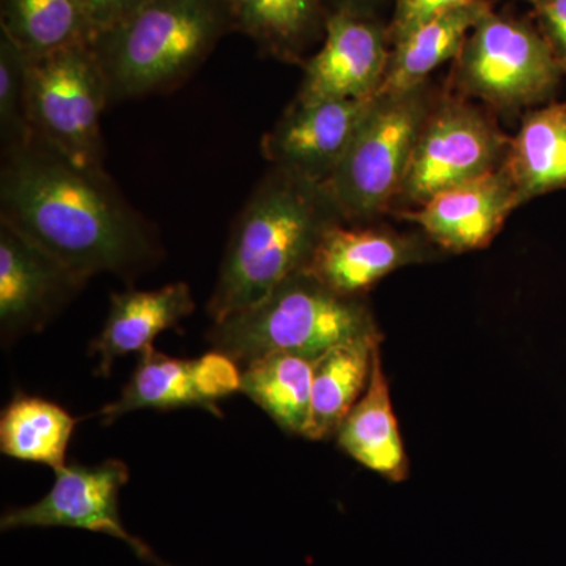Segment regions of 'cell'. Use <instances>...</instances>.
<instances>
[{"instance_id": "23", "label": "cell", "mask_w": 566, "mask_h": 566, "mask_svg": "<svg viewBox=\"0 0 566 566\" xmlns=\"http://www.w3.org/2000/svg\"><path fill=\"white\" fill-rule=\"evenodd\" d=\"M76 423V417L54 401L17 392L0 417V450L14 460L55 471L66 464Z\"/></svg>"}, {"instance_id": "11", "label": "cell", "mask_w": 566, "mask_h": 566, "mask_svg": "<svg viewBox=\"0 0 566 566\" xmlns=\"http://www.w3.org/2000/svg\"><path fill=\"white\" fill-rule=\"evenodd\" d=\"M371 99H304L296 96L264 134L263 158L271 167L326 185L344 159Z\"/></svg>"}, {"instance_id": "17", "label": "cell", "mask_w": 566, "mask_h": 566, "mask_svg": "<svg viewBox=\"0 0 566 566\" xmlns=\"http://www.w3.org/2000/svg\"><path fill=\"white\" fill-rule=\"evenodd\" d=\"M335 438L346 455L364 468L390 482L408 479L409 461L395 417L389 382L382 370L381 346L375 349L367 389L346 416Z\"/></svg>"}, {"instance_id": "8", "label": "cell", "mask_w": 566, "mask_h": 566, "mask_svg": "<svg viewBox=\"0 0 566 566\" xmlns=\"http://www.w3.org/2000/svg\"><path fill=\"white\" fill-rule=\"evenodd\" d=\"M506 137L485 111L464 98L434 103L412 151L398 205L420 207L436 193L475 180L504 164Z\"/></svg>"}, {"instance_id": "4", "label": "cell", "mask_w": 566, "mask_h": 566, "mask_svg": "<svg viewBox=\"0 0 566 566\" xmlns=\"http://www.w3.org/2000/svg\"><path fill=\"white\" fill-rule=\"evenodd\" d=\"M381 335L364 297L327 289L307 271L290 275L252 307L212 324V349L244 365L285 353L316 360L335 346Z\"/></svg>"}, {"instance_id": "26", "label": "cell", "mask_w": 566, "mask_h": 566, "mask_svg": "<svg viewBox=\"0 0 566 566\" xmlns=\"http://www.w3.org/2000/svg\"><path fill=\"white\" fill-rule=\"evenodd\" d=\"M469 0H394V13L387 25L390 44L436 14L468 3Z\"/></svg>"}, {"instance_id": "14", "label": "cell", "mask_w": 566, "mask_h": 566, "mask_svg": "<svg viewBox=\"0 0 566 566\" xmlns=\"http://www.w3.org/2000/svg\"><path fill=\"white\" fill-rule=\"evenodd\" d=\"M412 234L368 223L338 222L324 232L304 271L344 296L364 297L400 268L430 259Z\"/></svg>"}, {"instance_id": "28", "label": "cell", "mask_w": 566, "mask_h": 566, "mask_svg": "<svg viewBox=\"0 0 566 566\" xmlns=\"http://www.w3.org/2000/svg\"><path fill=\"white\" fill-rule=\"evenodd\" d=\"M81 2L91 14L96 35L126 17L122 0H81Z\"/></svg>"}, {"instance_id": "9", "label": "cell", "mask_w": 566, "mask_h": 566, "mask_svg": "<svg viewBox=\"0 0 566 566\" xmlns=\"http://www.w3.org/2000/svg\"><path fill=\"white\" fill-rule=\"evenodd\" d=\"M50 493L32 505L7 510L2 532L18 528L69 527L109 535L126 543L140 560L153 551L126 531L120 516V493L128 483V465L120 460L99 464H65L55 469Z\"/></svg>"}, {"instance_id": "31", "label": "cell", "mask_w": 566, "mask_h": 566, "mask_svg": "<svg viewBox=\"0 0 566 566\" xmlns=\"http://www.w3.org/2000/svg\"><path fill=\"white\" fill-rule=\"evenodd\" d=\"M145 562H147V564H151L155 566H175V565L167 564V562L161 560V558L156 556L155 553H151L150 556H148L147 560H145Z\"/></svg>"}, {"instance_id": "10", "label": "cell", "mask_w": 566, "mask_h": 566, "mask_svg": "<svg viewBox=\"0 0 566 566\" xmlns=\"http://www.w3.org/2000/svg\"><path fill=\"white\" fill-rule=\"evenodd\" d=\"M240 364L212 349L197 359H178L155 346L139 353L128 385L120 397L104 406L98 416L104 424L139 409L200 408L222 417L219 401L240 392Z\"/></svg>"}, {"instance_id": "5", "label": "cell", "mask_w": 566, "mask_h": 566, "mask_svg": "<svg viewBox=\"0 0 566 566\" xmlns=\"http://www.w3.org/2000/svg\"><path fill=\"white\" fill-rule=\"evenodd\" d=\"M434 98L427 84L375 96L344 159L324 188L348 223H368L394 210L412 151Z\"/></svg>"}, {"instance_id": "29", "label": "cell", "mask_w": 566, "mask_h": 566, "mask_svg": "<svg viewBox=\"0 0 566 566\" xmlns=\"http://www.w3.org/2000/svg\"><path fill=\"white\" fill-rule=\"evenodd\" d=\"M386 0H323L327 13H348L357 17L376 18V11Z\"/></svg>"}, {"instance_id": "27", "label": "cell", "mask_w": 566, "mask_h": 566, "mask_svg": "<svg viewBox=\"0 0 566 566\" xmlns=\"http://www.w3.org/2000/svg\"><path fill=\"white\" fill-rule=\"evenodd\" d=\"M566 74V0H527Z\"/></svg>"}, {"instance_id": "6", "label": "cell", "mask_w": 566, "mask_h": 566, "mask_svg": "<svg viewBox=\"0 0 566 566\" xmlns=\"http://www.w3.org/2000/svg\"><path fill=\"white\" fill-rule=\"evenodd\" d=\"M564 76L542 32L491 9L465 39L452 81L464 98L521 111L553 98Z\"/></svg>"}, {"instance_id": "20", "label": "cell", "mask_w": 566, "mask_h": 566, "mask_svg": "<svg viewBox=\"0 0 566 566\" xmlns=\"http://www.w3.org/2000/svg\"><path fill=\"white\" fill-rule=\"evenodd\" d=\"M234 32L243 33L264 55L300 63L323 41L329 18L323 0H230Z\"/></svg>"}, {"instance_id": "21", "label": "cell", "mask_w": 566, "mask_h": 566, "mask_svg": "<svg viewBox=\"0 0 566 566\" xmlns=\"http://www.w3.org/2000/svg\"><path fill=\"white\" fill-rule=\"evenodd\" d=\"M382 334L335 346L315 360L311 412L304 438L326 441L337 434L346 416L363 397L370 379L375 349Z\"/></svg>"}, {"instance_id": "15", "label": "cell", "mask_w": 566, "mask_h": 566, "mask_svg": "<svg viewBox=\"0 0 566 566\" xmlns=\"http://www.w3.org/2000/svg\"><path fill=\"white\" fill-rule=\"evenodd\" d=\"M523 205L504 167L436 193L430 200L397 210V218L422 229L424 237L449 252L485 249L509 216Z\"/></svg>"}, {"instance_id": "22", "label": "cell", "mask_w": 566, "mask_h": 566, "mask_svg": "<svg viewBox=\"0 0 566 566\" xmlns=\"http://www.w3.org/2000/svg\"><path fill=\"white\" fill-rule=\"evenodd\" d=\"M0 31L29 59L91 44L96 36L81 0H0Z\"/></svg>"}, {"instance_id": "12", "label": "cell", "mask_w": 566, "mask_h": 566, "mask_svg": "<svg viewBox=\"0 0 566 566\" xmlns=\"http://www.w3.org/2000/svg\"><path fill=\"white\" fill-rule=\"evenodd\" d=\"M85 283L51 253L0 222V331L6 344L43 329Z\"/></svg>"}, {"instance_id": "16", "label": "cell", "mask_w": 566, "mask_h": 566, "mask_svg": "<svg viewBox=\"0 0 566 566\" xmlns=\"http://www.w3.org/2000/svg\"><path fill=\"white\" fill-rule=\"evenodd\" d=\"M193 311L196 301L185 282L112 294L106 323L91 345L92 356L99 359L96 374L109 378L120 357L150 348L159 334L180 326Z\"/></svg>"}, {"instance_id": "25", "label": "cell", "mask_w": 566, "mask_h": 566, "mask_svg": "<svg viewBox=\"0 0 566 566\" xmlns=\"http://www.w3.org/2000/svg\"><path fill=\"white\" fill-rule=\"evenodd\" d=\"M28 55L0 31V144L2 153L31 139L28 118Z\"/></svg>"}, {"instance_id": "19", "label": "cell", "mask_w": 566, "mask_h": 566, "mask_svg": "<svg viewBox=\"0 0 566 566\" xmlns=\"http://www.w3.org/2000/svg\"><path fill=\"white\" fill-rule=\"evenodd\" d=\"M504 167L523 203L566 189V103H546L524 115L510 139Z\"/></svg>"}, {"instance_id": "13", "label": "cell", "mask_w": 566, "mask_h": 566, "mask_svg": "<svg viewBox=\"0 0 566 566\" xmlns=\"http://www.w3.org/2000/svg\"><path fill=\"white\" fill-rule=\"evenodd\" d=\"M387 28L376 18L329 14L322 48L303 63L296 96L304 99H371L385 84L390 51Z\"/></svg>"}, {"instance_id": "18", "label": "cell", "mask_w": 566, "mask_h": 566, "mask_svg": "<svg viewBox=\"0 0 566 566\" xmlns=\"http://www.w3.org/2000/svg\"><path fill=\"white\" fill-rule=\"evenodd\" d=\"M491 9L490 0H469L436 14L395 41L378 95H397L427 84L434 70L455 61L469 33Z\"/></svg>"}, {"instance_id": "3", "label": "cell", "mask_w": 566, "mask_h": 566, "mask_svg": "<svg viewBox=\"0 0 566 566\" xmlns=\"http://www.w3.org/2000/svg\"><path fill=\"white\" fill-rule=\"evenodd\" d=\"M232 32L230 0H147L92 41L109 104L181 87Z\"/></svg>"}, {"instance_id": "24", "label": "cell", "mask_w": 566, "mask_h": 566, "mask_svg": "<svg viewBox=\"0 0 566 566\" xmlns=\"http://www.w3.org/2000/svg\"><path fill=\"white\" fill-rule=\"evenodd\" d=\"M315 360L275 353L244 364L240 392L260 406L279 428L304 434L311 412Z\"/></svg>"}, {"instance_id": "1", "label": "cell", "mask_w": 566, "mask_h": 566, "mask_svg": "<svg viewBox=\"0 0 566 566\" xmlns=\"http://www.w3.org/2000/svg\"><path fill=\"white\" fill-rule=\"evenodd\" d=\"M0 222L88 281L132 282L161 260L158 234L104 169H84L39 137L2 153Z\"/></svg>"}, {"instance_id": "30", "label": "cell", "mask_w": 566, "mask_h": 566, "mask_svg": "<svg viewBox=\"0 0 566 566\" xmlns=\"http://www.w3.org/2000/svg\"><path fill=\"white\" fill-rule=\"evenodd\" d=\"M122 2L123 7H125L126 17H128V14H132L134 10H137L140 6H144L147 0H122Z\"/></svg>"}, {"instance_id": "7", "label": "cell", "mask_w": 566, "mask_h": 566, "mask_svg": "<svg viewBox=\"0 0 566 566\" xmlns=\"http://www.w3.org/2000/svg\"><path fill=\"white\" fill-rule=\"evenodd\" d=\"M107 106L106 80L92 43L29 59L31 132L76 166L104 169L102 115Z\"/></svg>"}, {"instance_id": "2", "label": "cell", "mask_w": 566, "mask_h": 566, "mask_svg": "<svg viewBox=\"0 0 566 566\" xmlns=\"http://www.w3.org/2000/svg\"><path fill=\"white\" fill-rule=\"evenodd\" d=\"M338 222L345 221L323 185L271 167L233 223L207 305L212 324L305 270L324 232Z\"/></svg>"}]
</instances>
